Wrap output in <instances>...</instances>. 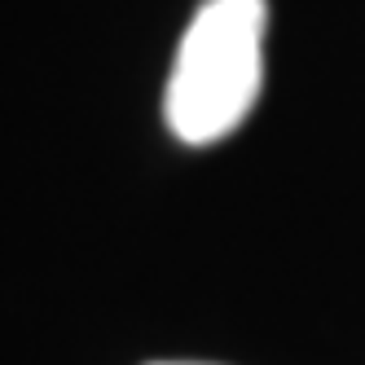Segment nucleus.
Wrapping results in <instances>:
<instances>
[{
    "label": "nucleus",
    "instance_id": "nucleus-1",
    "mask_svg": "<svg viewBox=\"0 0 365 365\" xmlns=\"http://www.w3.org/2000/svg\"><path fill=\"white\" fill-rule=\"evenodd\" d=\"M264 0H202L180 36L163 93V119L185 145H212L238 128L259 97Z\"/></svg>",
    "mask_w": 365,
    "mask_h": 365
},
{
    "label": "nucleus",
    "instance_id": "nucleus-2",
    "mask_svg": "<svg viewBox=\"0 0 365 365\" xmlns=\"http://www.w3.org/2000/svg\"><path fill=\"white\" fill-rule=\"evenodd\" d=\"M154 365H202V361H154Z\"/></svg>",
    "mask_w": 365,
    "mask_h": 365
}]
</instances>
